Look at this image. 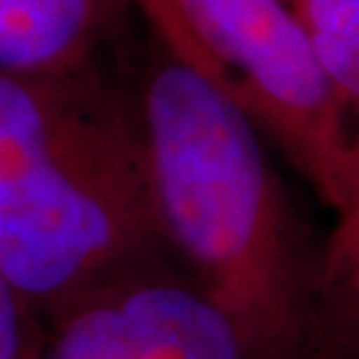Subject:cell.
<instances>
[{
	"label": "cell",
	"mask_w": 359,
	"mask_h": 359,
	"mask_svg": "<svg viewBox=\"0 0 359 359\" xmlns=\"http://www.w3.org/2000/svg\"><path fill=\"white\" fill-rule=\"evenodd\" d=\"M173 264L139 96L102 62L0 69V269L46 325L128 274Z\"/></svg>",
	"instance_id": "cell-1"
},
{
	"label": "cell",
	"mask_w": 359,
	"mask_h": 359,
	"mask_svg": "<svg viewBox=\"0 0 359 359\" xmlns=\"http://www.w3.org/2000/svg\"><path fill=\"white\" fill-rule=\"evenodd\" d=\"M139 107L173 266L264 359H320L317 253L258 128L165 53L144 75Z\"/></svg>",
	"instance_id": "cell-2"
},
{
	"label": "cell",
	"mask_w": 359,
	"mask_h": 359,
	"mask_svg": "<svg viewBox=\"0 0 359 359\" xmlns=\"http://www.w3.org/2000/svg\"><path fill=\"white\" fill-rule=\"evenodd\" d=\"M176 65L234 104L330 210L359 179V128L287 0H128Z\"/></svg>",
	"instance_id": "cell-3"
},
{
	"label": "cell",
	"mask_w": 359,
	"mask_h": 359,
	"mask_svg": "<svg viewBox=\"0 0 359 359\" xmlns=\"http://www.w3.org/2000/svg\"><path fill=\"white\" fill-rule=\"evenodd\" d=\"M40 359H264L173 264L128 274L48 322Z\"/></svg>",
	"instance_id": "cell-4"
},
{
	"label": "cell",
	"mask_w": 359,
	"mask_h": 359,
	"mask_svg": "<svg viewBox=\"0 0 359 359\" xmlns=\"http://www.w3.org/2000/svg\"><path fill=\"white\" fill-rule=\"evenodd\" d=\"M128 0H0V69L65 72L102 62Z\"/></svg>",
	"instance_id": "cell-5"
},
{
	"label": "cell",
	"mask_w": 359,
	"mask_h": 359,
	"mask_svg": "<svg viewBox=\"0 0 359 359\" xmlns=\"http://www.w3.org/2000/svg\"><path fill=\"white\" fill-rule=\"evenodd\" d=\"M317 253L320 359H359V179Z\"/></svg>",
	"instance_id": "cell-6"
},
{
	"label": "cell",
	"mask_w": 359,
	"mask_h": 359,
	"mask_svg": "<svg viewBox=\"0 0 359 359\" xmlns=\"http://www.w3.org/2000/svg\"><path fill=\"white\" fill-rule=\"evenodd\" d=\"M325 75L359 123V0H287Z\"/></svg>",
	"instance_id": "cell-7"
},
{
	"label": "cell",
	"mask_w": 359,
	"mask_h": 359,
	"mask_svg": "<svg viewBox=\"0 0 359 359\" xmlns=\"http://www.w3.org/2000/svg\"><path fill=\"white\" fill-rule=\"evenodd\" d=\"M48 325L0 269V359H40Z\"/></svg>",
	"instance_id": "cell-8"
}]
</instances>
